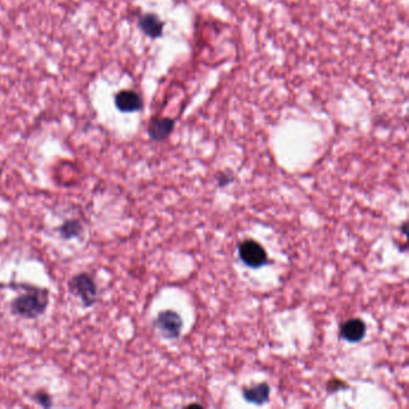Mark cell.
<instances>
[{
    "instance_id": "7",
    "label": "cell",
    "mask_w": 409,
    "mask_h": 409,
    "mask_svg": "<svg viewBox=\"0 0 409 409\" xmlns=\"http://www.w3.org/2000/svg\"><path fill=\"white\" fill-rule=\"evenodd\" d=\"M173 129H174V120H172L169 118H158L151 120L148 132L154 141H163L172 134Z\"/></svg>"
},
{
    "instance_id": "13",
    "label": "cell",
    "mask_w": 409,
    "mask_h": 409,
    "mask_svg": "<svg viewBox=\"0 0 409 409\" xmlns=\"http://www.w3.org/2000/svg\"><path fill=\"white\" fill-rule=\"evenodd\" d=\"M220 186H225V185L230 184V181H233L232 176H228L227 174L220 176Z\"/></svg>"
},
{
    "instance_id": "9",
    "label": "cell",
    "mask_w": 409,
    "mask_h": 409,
    "mask_svg": "<svg viewBox=\"0 0 409 409\" xmlns=\"http://www.w3.org/2000/svg\"><path fill=\"white\" fill-rule=\"evenodd\" d=\"M139 27L148 36L153 39L159 38L162 34L163 23L160 21L159 17L155 16L153 13H146L141 17Z\"/></svg>"
},
{
    "instance_id": "12",
    "label": "cell",
    "mask_w": 409,
    "mask_h": 409,
    "mask_svg": "<svg viewBox=\"0 0 409 409\" xmlns=\"http://www.w3.org/2000/svg\"><path fill=\"white\" fill-rule=\"evenodd\" d=\"M348 388V384L346 382L342 380H338V378H333L328 382L326 384V389L329 393H336L338 390H342V389Z\"/></svg>"
},
{
    "instance_id": "5",
    "label": "cell",
    "mask_w": 409,
    "mask_h": 409,
    "mask_svg": "<svg viewBox=\"0 0 409 409\" xmlns=\"http://www.w3.org/2000/svg\"><path fill=\"white\" fill-rule=\"evenodd\" d=\"M341 338L348 342H359L366 334V324L360 318H352L341 326Z\"/></svg>"
},
{
    "instance_id": "11",
    "label": "cell",
    "mask_w": 409,
    "mask_h": 409,
    "mask_svg": "<svg viewBox=\"0 0 409 409\" xmlns=\"http://www.w3.org/2000/svg\"><path fill=\"white\" fill-rule=\"evenodd\" d=\"M33 401L36 402L39 405H41L43 408L53 407V397L45 390H38L36 393L34 394Z\"/></svg>"
},
{
    "instance_id": "1",
    "label": "cell",
    "mask_w": 409,
    "mask_h": 409,
    "mask_svg": "<svg viewBox=\"0 0 409 409\" xmlns=\"http://www.w3.org/2000/svg\"><path fill=\"white\" fill-rule=\"evenodd\" d=\"M18 287L25 293L11 301L10 309L13 314L25 319H36L46 312L50 304V292L46 289L25 284Z\"/></svg>"
},
{
    "instance_id": "2",
    "label": "cell",
    "mask_w": 409,
    "mask_h": 409,
    "mask_svg": "<svg viewBox=\"0 0 409 409\" xmlns=\"http://www.w3.org/2000/svg\"><path fill=\"white\" fill-rule=\"evenodd\" d=\"M67 289L72 296L80 298L83 307H92L99 299V289L88 272H80L72 276L67 284Z\"/></svg>"
},
{
    "instance_id": "3",
    "label": "cell",
    "mask_w": 409,
    "mask_h": 409,
    "mask_svg": "<svg viewBox=\"0 0 409 409\" xmlns=\"http://www.w3.org/2000/svg\"><path fill=\"white\" fill-rule=\"evenodd\" d=\"M155 326L158 328L163 338L176 340L181 334L183 319L174 311L165 310L158 314V317L155 319Z\"/></svg>"
},
{
    "instance_id": "8",
    "label": "cell",
    "mask_w": 409,
    "mask_h": 409,
    "mask_svg": "<svg viewBox=\"0 0 409 409\" xmlns=\"http://www.w3.org/2000/svg\"><path fill=\"white\" fill-rule=\"evenodd\" d=\"M242 396L250 403L255 405H263L269 401L270 397V387L268 383H259L250 388H245L242 390Z\"/></svg>"
},
{
    "instance_id": "10",
    "label": "cell",
    "mask_w": 409,
    "mask_h": 409,
    "mask_svg": "<svg viewBox=\"0 0 409 409\" xmlns=\"http://www.w3.org/2000/svg\"><path fill=\"white\" fill-rule=\"evenodd\" d=\"M59 235L64 240H71L74 238H78L83 234V226L78 220H67L63 225L59 227Z\"/></svg>"
},
{
    "instance_id": "6",
    "label": "cell",
    "mask_w": 409,
    "mask_h": 409,
    "mask_svg": "<svg viewBox=\"0 0 409 409\" xmlns=\"http://www.w3.org/2000/svg\"><path fill=\"white\" fill-rule=\"evenodd\" d=\"M116 106L121 112H137L142 109L143 101L137 92L132 90H123L116 97Z\"/></svg>"
},
{
    "instance_id": "4",
    "label": "cell",
    "mask_w": 409,
    "mask_h": 409,
    "mask_svg": "<svg viewBox=\"0 0 409 409\" xmlns=\"http://www.w3.org/2000/svg\"><path fill=\"white\" fill-rule=\"evenodd\" d=\"M239 257L247 267L261 268L267 263V251L252 239H247L239 245Z\"/></svg>"
}]
</instances>
